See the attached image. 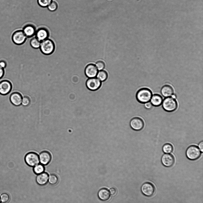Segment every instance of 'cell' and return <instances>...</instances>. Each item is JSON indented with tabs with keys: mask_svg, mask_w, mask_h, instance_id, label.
<instances>
[{
	"mask_svg": "<svg viewBox=\"0 0 203 203\" xmlns=\"http://www.w3.org/2000/svg\"><path fill=\"white\" fill-rule=\"evenodd\" d=\"M23 96L21 94L18 92H14L10 95V99L11 104L13 105L18 106L22 103Z\"/></svg>",
	"mask_w": 203,
	"mask_h": 203,
	"instance_id": "4fadbf2b",
	"label": "cell"
},
{
	"mask_svg": "<svg viewBox=\"0 0 203 203\" xmlns=\"http://www.w3.org/2000/svg\"><path fill=\"white\" fill-rule=\"evenodd\" d=\"M23 31L27 38H30L35 35L36 30L33 25L28 24L24 26Z\"/></svg>",
	"mask_w": 203,
	"mask_h": 203,
	"instance_id": "2e32d148",
	"label": "cell"
},
{
	"mask_svg": "<svg viewBox=\"0 0 203 203\" xmlns=\"http://www.w3.org/2000/svg\"><path fill=\"white\" fill-rule=\"evenodd\" d=\"M162 106L164 110L171 112L174 111L177 109L178 104L175 99L167 97L164 98L163 101Z\"/></svg>",
	"mask_w": 203,
	"mask_h": 203,
	"instance_id": "3957f363",
	"label": "cell"
},
{
	"mask_svg": "<svg viewBox=\"0 0 203 203\" xmlns=\"http://www.w3.org/2000/svg\"><path fill=\"white\" fill-rule=\"evenodd\" d=\"M98 196L100 200L105 201L109 199L110 194L109 191L107 189L103 188L99 190L98 192Z\"/></svg>",
	"mask_w": 203,
	"mask_h": 203,
	"instance_id": "ffe728a7",
	"label": "cell"
},
{
	"mask_svg": "<svg viewBox=\"0 0 203 203\" xmlns=\"http://www.w3.org/2000/svg\"><path fill=\"white\" fill-rule=\"evenodd\" d=\"M58 181V177L55 174H51L49 176L48 182L51 185H55Z\"/></svg>",
	"mask_w": 203,
	"mask_h": 203,
	"instance_id": "d4e9b609",
	"label": "cell"
},
{
	"mask_svg": "<svg viewBox=\"0 0 203 203\" xmlns=\"http://www.w3.org/2000/svg\"><path fill=\"white\" fill-rule=\"evenodd\" d=\"M48 9L51 11H54L56 10L58 7V5L55 1H52L48 6Z\"/></svg>",
	"mask_w": 203,
	"mask_h": 203,
	"instance_id": "4316f807",
	"label": "cell"
},
{
	"mask_svg": "<svg viewBox=\"0 0 203 203\" xmlns=\"http://www.w3.org/2000/svg\"><path fill=\"white\" fill-rule=\"evenodd\" d=\"M109 192L112 195L114 196L116 194V190L115 188H111L109 190Z\"/></svg>",
	"mask_w": 203,
	"mask_h": 203,
	"instance_id": "4dcf8cb0",
	"label": "cell"
},
{
	"mask_svg": "<svg viewBox=\"0 0 203 203\" xmlns=\"http://www.w3.org/2000/svg\"><path fill=\"white\" fill-rule=\"evenodd\" d=\"M53 0H37L38 5L43 7H47Z\"/></svg>",
	"mask_w": 203,
	"mask_h": 203,
	"instance_id": "484cf974",
	"label": "cell"
},
{
	"mask_svg": "<svg viewBox=\"0 0 203 203\" xmlns=\"http://www.w3.org/2000/svg\"><path fill=\"white\" fill-rule=\"evenodd\" d=\"M198 147L201 152H202L203 150V142L202 141L199 143Z\"/></svg>",
	"mask_w": 203,
	"mask_h": 203,
	"instance_id": "1f68e13d",
	"label": "cell"
},
{
	"mask_svg": "<svg viewBox=\"0 0 203 203\" xmlns=\"http://www.w3.org/2000/svg\"><path fill=\"white\" fill-rule=\"evenodd\" d=\"M95 65L98 70L99 71L103 70L105 67L104 63L102 61H99L97 62Z\"/></svg>",
	"mask_w": 203,
	"mask_h": 203,
	"instance_id": "f546056e",
	"label": "cell"
},
{
	"mask_svg": "<svg viewBox=\"0 0 203 203\" xmlns=\"http://www.w3.org/2000/svg\"><path fill=\"white\" fill-rule=\"evenodd\" d=\"M131 128L136 131L142 129L144 126V123L142 119L139 117H135L132 118L130 122Z\"/></svg>",
	"mask_w": 203,
	"mask_h": 203,
	"instance_id": "8fae6325",
	"label": "cell"
},
{
	"mask_svg": "<svg viewBox=\"0 0 203 203\" xmlns=\"http://www.w3.org/2000/svg\"><path fill=\"white\" fill-rule=\"evenodd\" d=\"M98 70L95 65L90 63L88 64L85 69V73L89 78L95 77L96 76Z\"/></svg>",
	"mask_w": 203,
	"mask_h": 203,
	"instance_id": "7c38bea8",
	"label": "cell"
},
{
	"mask_svg": "<svg viewBox=\"0 0 203 203\" xmlns=\"http://www.w3.org/2000/svg\"><path fill=\"white\" fill-rule=\"evenodd\" d=\"M162 149L165 153L170 154L173 152V147L171 144L167 143L163 146Z\"/></svg>",
	"mask_w": 203,
	"mask_h": 203,
	"instance_id": "603a6c76",
	"label": "cell"
},
{
	"mask_svg": "<svg viewBox=\"0 0 203 203\" xmlns=\"http://www.w3.org/2000/svg\"><path fill=\"white\" fill-rule=\"evenodd\" d=\"M1 199H0V203H1Z\"/></svg>",
	"mask_w": 203,
	"mask_h": 203,
	"instance_id": "8d00e7d4",
	"label": "cell"
},
{
	"mask_svg": "<svg viewBox=\"0 0 203 203\" xmlns=\"http://www.w3.org/2000/svg\"><path fill=\"white\" fill-rule=\"evenodd\" d=\"M27 37L23 30H18L15 31L12 34V40L13 42L18 45H21L26 41Z\"/></svg>",
	"mask_w": 203,
	"mask_h": 203,
	"instance_id": "5b68a950",
	"label": "cell"
},
{
	"mask_svg": "<svg viewBox=\"0 0 203 203\" xmlns=\"http://www.w3.org/2000/svg\"><path fill=\"white\" fill-rule=\"evenodd\" d=\"M161 162L164 166L169 167L172 166L174 164L175 159L172 154H170L165 153L162 156Z\"/></svg>",
	"mask_w": 203,
	"mask_h": 203,
	"instance_id": "30bf717a",
	"label": "cell"
},
{
	"mask_svg": "<svg viewBox=\"0 0 203 203\" xmlns=\"http://www.w3.org/2000/svg\"><path fill=\"white\" fill-rule=\"evenodd\" d=\"M35 35V37L41 42L48 38L49 32L47 28L42 27L36 30Z\"/></svg>",
	"mask_w": 203,
	"mask_h": 203,
	"instance_id": "9c48e42d",
	"label": "cell"
},
{
	"mask_svg": "<svg viewBox=\"0 0 203 203\" xmlns=\"http://www.w3.org/2000/svg\"><path fill=\"white\" fill-rule=\"evenodd\" d=\"M96 76L101 82L104 81L107 79L108 74L106 71L103 70L98 72Z\"/></svg>",
	"mask_w": 203,
	"mask_h": 203,
	"instance_id": "44dd1931",
	"label": "cell"
},
{
	"mask_svg": "<svg viewBox=\"0 0 203 203\" xmlns=\"http://www.w3.org/2000/svg\"><path fill=\"white\" fill-rule=\"evenodd\" d=\"M25 161L28 166L34 167L40 163L39 155L34 152H30L25 157Z\"/></svg>",
	"mask_w": 203,
	"mask_h": 203,
	"instance_id": "8992f818",
	"label": "cell"
},
{
	"mask_svg": "<svg viewBox=\"0 0 203 203\" xmlns=\"http://www.w3.org/2000/svg\"><path fill=\"white\" fill-rule=\"evenodd\" d=\"M12 85L9 81L4 80L0 82V93L3 95H7L10 91Z\"/></svg>",
	"mask_w": 203,
	"mask_h": 203,
	"instance_id": "5bb4252c",
	"label": "cell"
},
{
	"mask_svg": "<svg viewBox=\"0 0 203 203\" xmlns=\"http://www.w3.org/2000/svg\"><path fill=\"white\" fill-rule=\"evenodd\" d=\"M150 100V103L152 105L158 107L162 104L163 99L161 95L158 94H155L152 95Z\"/></svg>",
	"mask_w": 203,
	"mask_h": 203,
	"instance_id": "d6986e66",
	"label": "cell"
},
{
	"mask_svg": "<svg viewBox=\"0 0 203 203\" xmlns=\"http://www.w3.org/2000/svg\"><path fill=\"white\" fill-rule=\"evenodd\" d=\"M101 85V81L95 77L89 78L86 82L87 88L92 91L98 90L100 87Z\"/></svg>",
	"mask_w": 203,
	"mask_h": 203,
	"instance_id": "52a82bcc",
	"label": "cell"
},
{
	"mask_svg": "<svg viewBox=\"0 0 203 203\" xmlns=\"http://www.w3.org/2000/svg\"><path fill=\"white\" fill-rule=\"evenodd\" d=\"M152 106V104L150 102H149L146 103L145 105V107L147 109H149L151 108Z\"/></svg>",
	"mask_w": 203,
	"mask_h": 203,
	"instance_id": "d6a6232c",
	"label": "cell"
},
{
	"mask_svg": "<svg viewBox=\"0 0 203 203\" xmlns=\"http://www.w3.org/2000/svg\"><path fill=\"white\" fill-rule=\"evenodd\" d=\"M45 170L44 165L41 164H38L33 167V171L34 173L38 175L44 172Z\"/></svg>",
	"mask_w": 203,
	"mask_h": 203,
	"instance_id": "7402d4cb",
	"label": "cell"
},
{
	"mask_svg": "<svg viewBox=\"0 0 203 203\" xmlns=\"http://www.w3.org/2000/svg\"><path fill=\"white\" fill-rule=\"evenodd\" d=\"M10 197L9 195L6 193H3L0 196L1 202L3 203L7 202L9 200Z\"/></svg>",
	"mask_w": 203,
	"mask_h": 203,
	"instance_id": "f1b7e54d",
	"label": "cell"
},
{
	"mask_svg": "<svg viewBox=\"0 0 203 203\" xmlns=\"http://www.w3.org/2000/svg\"><path fill=\"white\" fill-rule=\"evenodd\" d=\"M171 96L173 98L175 99L176 98V96L174 94H173Z\"/></svg>",
	"mask_w": 203,
	"mask_h": 203,
	"instance_id": "d590c367",
	"label": "cell"
},
{
	"mask_svg": "<svg viewBox=\"0 0 203 203\" xmlns=\"http://www.w3.org/2000/svg\"><path fill=\"white\" fill-rule=\"evenodd\" d=\"M4 74V69L0 66V79L3 76Z\"/></svg>",
	"mask_w": 203,
	"mask_h": 203,
	"instance_id": "e575fe53",
	"label": "cell"
},
{
	"mask_svg": "<svg viewBox=\"0 0 203 203\" xmlns=\"http://www.w3.org/2000/svg\"><path fill=\"white\" fill-rule=\"evenodd\" d=\"M152 96V92L150 89L147 88H143L137 91L136 97L139 103L146 104L150 101Z\"/></svg>",
	"mask_w": 203,
	"mask_h": 203,
	"instance_id": "6da1fadb",
	"label": "cell"
},
{
	"mask_svg": "<svg viewBox=\"0 0 203 203\" xmlns=\"http://www.w3.org/2000/svg\"><path fill=\"white\" fill-rule=\"evenodd\" d=\"M201 153L198 146L195 145H191L188 146L185 152L187 157L192 160L199 158L201 156Z\"/></svg>",
	"mask_w": 203,
	"mask_h": 203,
	"instance_id": "277c9868",
	"label": "cell"
},
{
	"mask_svg": "<svg viewBox=\"0 0 203 203\" xmlns=\"http://www.w3.org/2000/svg\"><path fill=\"white\" fill-rule=\"evenodd\" d=\"M49 175L45 172H43L38 174L36 178V181L38 184L40 185H44L48 182Z\"/></svg>",
	"mask_w": 203,
	"mask_h": 203,
	"instance_id": "e0dca14e",
	"label": "cell"
},
{
	"mask_svg": "<svg viewBox=\"0 0 203 203\" xmlns=\"http://www.w3.org/2000/svg\"><path fill=\"white\" fill-rule=\"evenodd\" d=\"M155 188L154 185L150 182L144 183L141 187V190L142 193L147 197H150L154 194Z\"/></svg>",
	"mask_w": 203,
	"mask_h": 203,
	"instance_id": "ba28073f",
	"label": "cell"
},
{
	"mask_svg": "<svg viewBox=\"0 0 203 203\" xmlns=\"http://www.w3.org/2000/svg\"><path fill=\"white\" fill-rule=\"evenodd\" d=\"M174 90L170 85H165L161 88L160 93L164 97H169L174 94Z\"/></svg>",
	"mask_w": 203,
	"mask_h": 203,
	"instance_id": "ac0fdd59",
	"label": "cell"
},
{
	"mask_svg": "<svg viewBox=\"0 0 203 203\" xmlns=\"http://www.w3.org/2000/svg\"><path fill=\"white\" fill-rule=\"evenodd\" d=\"M30 103V100L29 97L27 96H24L23 97L22 104L24 106H28Z\"/></svg>",
	"mask_w": 203,
	"mask_h": 203,
	"instance_id": "83f0119b",
	"label": "cell"
},
{
	"mask_svg": "<svg viewBox=\"0 0 203 203\" xmlns=\"http://www.w3.org/2000/svg\"><path fill=\"white\" fill-rule=\"evenodd\" d=\"M41 42L40 41L35 37L33 38L31 40L30 43L32 47L37 49L40 48Z\"/></svg>",
	"mask_w": 203,
	"mask_h": 203,
	"instance_id": "cb8c5ba5",
	"label": "cell"
},
{
	"mask_svg": "<svg viewBox=\"0 0 203 203\" xmlns=\"http://www.w3.org/2000/svg\"><path fill=\"white\" fill-rule=\"evenodd\" d=\"M40 162L43 165H46L51 161V156L48 151H43L41 152L39 155Z\"/></svg>",
	"mask_w": 203,
	"mask_h": 203,
	"instance_id": "9a60e30c",
	"label": "cell"
},
{
	"mask_svg": "<svg viewBox=\"0 0 203 203\" xmlns=\"http://www.w3.org/2000/svg\"><path fill=\"white\" fill-rule=\"evenodd\" d=\"M0 66L3 68H4L6 66V62L4 61H0Z\"/></svg>",
	"mask_w": 203,
	"mask_h": 203,
	"instance_id": "836d02e7",
	"label": "cell"
},
{
	"mask_svg": "<svg viewBox=\"0 0 203 203\" xmlns=\"http://www.w3.org/2000/svg\"><path fill=\"white\" fill-rule=\"evenodd\" d=\"M40 48L43 54L46 55H49L54 51L55 44L52 40L48 38L41 41Z\"/></svg>",
	"mask_w": 203,
	"mask_h": 203,
	"instance_id": "7a4b0ae2",
	"label": "cell"
}]
</instances>
